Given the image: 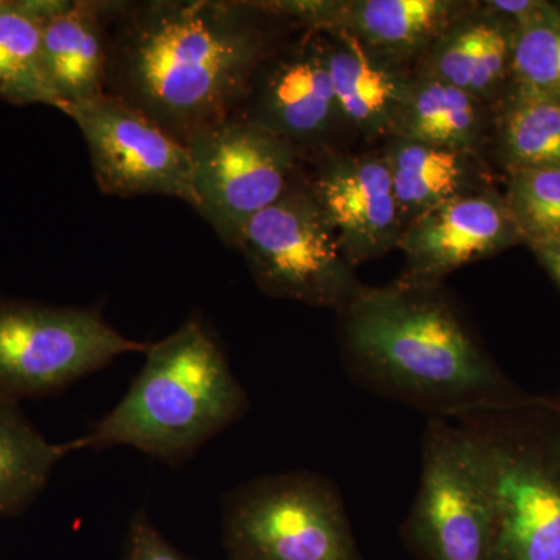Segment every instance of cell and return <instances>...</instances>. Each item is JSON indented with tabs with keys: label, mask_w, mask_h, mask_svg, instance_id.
I'll return each mask as SVG.
<instances>
[{
	"label": "cell",
	"mask_w": 560,
	"mask_h": 560,
	"mask_svg": "<svg viewBox=\"0 0 560 560\" xmlns=\"http://www.w3.org/2000/svg\"><path fill=\"white\" fill-rule=\"evenodd\" d=\"M149 345L125 337L101 307L0 298V397L39 399Z\"/></svg>",
	"instance_id": "cell-7"
},
{
	"label": "cell",
	"mask_w": 560,
	"mask_h": 560,
	"mask_svg": "<svg viewBox=\"0 0 560 560\" xmlns=\"http://www.w3.org/2000/svg\"><path fill=\"white\" fill-rule=\"evenodd\" d=\"M493 106L436 77L416 72L389 138L464 151L488 160Z\"/></svg>",
	"instance_id": "cell-19"
},
{
	"label": "cell",
	"mask_w": 560,
	"mask_h": 560,
	"mask_svg": "<svg viewBox=\"0 0 560 560\" xmlns=\"http://www.w3.org/2000/svg\"><path fill=\"white\" fill-rule=\"evenodd\" d=\"M234 117L289 142L305 164L352 150L357 142L331 83L323 33L291 35L265 58Z\"/></svg>",
	"instance_id": "cell-10"
},
{
	"label": "cell",
	"mask_w": 560,
	"mask_h": 560,
	"mask_svg": "<svg viewBox=\"0 0 560 560\" xmlns=\"http://www.w3.org/2000/svg\"><path fill=\"white\" fill-rule=\"evenodd\" d=\"M464 420L480 431L492 466L489 560H560L559 420L539 397L529 407Z\"/></svg>",
	"instance_id": "cell-4"
},
{
	"label": "cell",
	"mask_w": 560,
	"mask_h": 560,
	"mask_svg": "<svg viewBox=\"0 0 560 560\" xmlns=\"http://www.w3.org/2000/svg\"><path fill=\"white\" fill-rule=\"evenodd\" d=\"M405 228L438 206L493 186L488 160L400 138L381 145Z\"/></svg>",
	"instance_id": "cell-18"
},
{
	"label": "cell",
	"mask_w": 560,
	"mask_h": 560,
	"mask_svg": "<svg viewBox=\"0 0 560 560\" xmlns=\"http://www.w3.org/2000/svg\"><path fill=\"white\" fill-rule=\"evenodd\" d=\"M503 191L495 186L444 202L405 228L399 250L407 283H442L453 271L521 245Z\"/></svg>",
	"instance_id": "cell-13"
},
{
	"label": "cell",
	"mask_w": 560,
	"mask_h": 560,
	"mask_svg": "<svg viewBox=\"0 0 560 560\" xmlns=\"http://www.w3.org/2000/svg\"><path fill=\"white\" fill-rule=\"evenodd\" d=\"M195 210L221 242L237 248L257 213L278 202L307 175L293 147L253 121L231 117L189 142Z\"/></svg>",
	"instance_id": "cell-9"
},
{
	"label": "cell",
	"mask_w": 560,
	"mask_h": 560,
	"mask_svg": "<svg viewBox=\"0 0 560 560\" xmlns=\"http://www.w3.org/2000/svg\"><path fill=\"white\" fill-rule=\"evenodd\" d=\"M265 294L340 312L366 289L342 253L307 175L246 224L237 248Z\"/></svg>",
	"instance_id": "cell-8"
},
{
	"label": "cell",
	"mask_w": 560,
	"mask_h": 560,
	"mask_svg": "<svg viewBox=\"0 0 560 560\" xmlns=\"http://www.w3.org/2000/svg\"><path fill=\"white\" fill-rule=\"evenodd\" d=\"M537 259L544 265L545 270L551 276V279L558 283L560 289V238L545 245L534 248Z\"/></svg>",
	"instance_id": "cell-26"
},
{
	"label": "cell",
	"mask_w": 560,
	"mask_h": 560,
	"mask_svg": "<svg viewBox=\"0 0 560 560\" xmlns=\"http://www.w3.org/2000/svg\"><path fill=\"white\" fill-rule=\"evenodd\" d=\"M300 31L271 0H108L106 94L189 145L237 114L261 62Z\"/></svg>",
	"instance_id": "cell-1"
},
{
	"label": "cell",
	"mask_w": 560,
	"mask_h": 560,
	"mask_svg": "<svg viewBox=\"0 0 560 560\" xmlns=\"http://www.w3.org/2000/svg\"><path fill=\"white\" fill-rule=\"evenodd\" d=\"M488 156L504 172L560 167V103L510 86L493 106Z\"/></svg>",
	"instance_id": "cell-21"
},
{
	"label": "cell",
	"mask_w": 560,
	"mask_h": 560,
	"mask_svg": "<svg viewBox=\"0 0 560 560\" xmlns=\"http://www.w3.org/2000/svg\"><path fill=\"white\" fill-rule=\"evenodd\" d=\"M319 32L346 120L359 142L375 149L393 135L416 70L375 54L342 28Z\"/></svg>",
	"instance_id": "cell-15"
},
{
	"label": "cell",
	"mask_w": 560,
	"mask_h": 560,
	"mask_svg": "<svg viewBox=\"0 0 560 560\" xmlns=\"http://www.w3.org/2000/svg\"><path fill=\"white\" fill-rule=\"evenodd\" d=\"M337 313L346 370L377 396L448 420L536 404L500 370L442 283L366 285Z\"/></svg>",
	"instance_id": "cell-2"
},
{
	"label": "cell",
	"mask_w": 560,
	"mask_h": 560,
	"mask_svg": "<svg viewBox=\"0 0 560 560\" xmlns=\"http://www.w3.org/2000/svg\"><path fill=\"white\" fill-rule=\"evenodd\" d=\"M471 5V0H285L283 10L302 28H342L375 54L416 70Z\"/></svg>",
	"instance_id": "cell-14"
},
{
	"label": "cell",
	"mask_w": 560,
	"mask_h": 560,
	"mask_svg": "<svg viewBox=\"0 0 560 560\" xmlns=\"http://www.w3.org/2000/svg\"><path fill=\"white\" fill-rule=\"evenodd\" d=\"M493 522L492 466L480 431L469 420L430 419L405 544L422 560H489Z\"/></svg>",
	"instance_id": "cell-5"
},
{
	"label": "cell",
	"mask_w": 560,
	"mask_h": 560,
	"mask_svg": "<svg viewBox=\"0 0 560 560\" xmlns=\"http://www.w3.org/2000/svg\"><path fill=\"white\" fill-rule=\"evenodd\" d=\"M249 410L248 394L201 313L149 345L145 363L119 404L70 448L131 447L183 466Z\"/></svg>",
	"instance_id": "cell-3"
},
{
	"label": "cell",
	"mask_w": 560,
	"mask_h": 560,
	"mask_svg": "<svg viewBox=\"0 0 560 560\" xmlns=\"http://www.w3.org/2000/svg\"><path fill=\"white\" fill-rule=\"evenodd\" d=\"M66 116L83 135L95 183L103 194L120 198L158 195L195 209L189 147L140 110L105 94L73 106Z\"/></svg>",
	"instance_id": "cell-11"
},
{
	"label": "cell",
	"mask_w": 560,
	"mask_h": 560,
	"mask_svg": "<svg viewBox=\"0 0 560 560\" xmlns=\"http://www.w3.org/2000/svg\"><path fill=\"white\" fill-rule=\"evenodd\" d=\"M124 560H191L173 547L143 511L136 512L125 536Z\"/></svg>",
	"instance_id": "cell-25"
},
{
	"label": "cell",
	"mask_w": 560,
	"mask_h": 560,
	"mask_svg": "<svg viewBox=\"0 0 560 560\" xmlns=\"http://www.w3.org/2000/svg\"><path fill=\"white\" fill-rule=\"evenodd\" d=\"M541 407L547 408L548 411L559 420L560 423V397L558 399H548V397H539Z\"/></svg>",
	"instance_id": "cell-27"
},
{
	"label": "cell",
	"mask_w": 560,
	"mask_h": 560,
	"mask_svg": "<svg viewBox=\"0 0 560 560\" xmlns=\"http://www.w3.org/2000/svg\"><path fill=\"white\" fill-rule=\"evenodd\" d=\"M228 560H363L337 486L315 471L267 475L224 499Z\"/></svg>",
	"instance_id": "cell-6"
},
{
	"label": "cell",
	"mask_w": 560,
	"mask_h": 560,
	"mask_svg": "<svg viewBox=\"0 0 560 560\" xmlns=\"http://www.w3.org/2000/svg\"><path fill=\"white\" fill-rule=\"evenodd\" d=\"M70 444H51L16 401L0 397V517H13L38 499Z\"/></svg>",
	"instance_id": "cell-22"
},
{
	"label": "cell",
	"mask_w": 560,
	"mask_h": 560,
	"mask_svg": "<svg viewBox=\"0 0 560 560\" xmlns=\"http://www.w3.org/2000/svg\"><path fill=\"white\" fill-rule=\"evenodd\" d=\"M43 49L61 113L105 95L108 0H51L43 22Z\"/></svg>",
	"instance_id": "cell-16"
},
{
	"label": "cell",
	"mask_w": 560,
	"mask_h": 560,
	"mask_svg": "<svg viewBox=\"0 0 560 560\" xmlns=\"http://www.w3.org/2000/svg\"><path fill=\"white\" fill-rule=\"evenodd\" d=\"M51 0H0V102L61 110L43 49Z\"/></svg>",
	"instance_id": "cell-20"
},
{
	"label": "cell",
	"mask_w": 560,
	"mask_h": 560,
	"mask_svg": "<svg viewBox=\"0 0 560 560\" xmlns=\"http://www.w3.org/2000/svg\"><path fill=\"white\" fill-rule=\"evenodd\" d=\"M503 195L530 249L560 238V167L508 173Z\"/></svg>",
	"instance_id": "cell-24"
},
{
	"label": "cell",
	"mask_w": 560,
	"mask_h": 560,
	"mask_svg": "<svg viewBox=\"0 0 560 560\" xmlns=\"http://www.w3.org/2000/svg\"><path fill=\"white\" fill-rule=\"evenodd\" d=\"M307 165V184L352 267L399 248L405 231L381 150H349Z\"/></svg>",
	"instance_id": "cell-12"
},
{
	"label": "cell",
	"mask_w": 560,
	"mask_h": 560,
	"mask_svg": "<svg viewBox=\"0 0 560 560\" xmlns=\"http://www.w3.org/2000/svg\"><path fill=\"white\" fill-rule=\"evenodd\" d=\"M515 27L474 2L442 33L416 72L447 81L478 101L495 106L511 86Z\"/></svg>",
	"instance_id": "cell-17"
},
{
	"label": "cell",
	"mask_w": 560,
	"mask_h": 560,
	"mask_svg": "<svg viewBox=\"0 0 560 560\" xmlns=\"http://www.w3.org/2000/svg\"><path fill=\"white\" fill-rule=\"evenodd\" d=\"M511 86L560 103V3L515 28Z\"/></svg>",
	"instance_id": "cell-23"
}]
</instances>
